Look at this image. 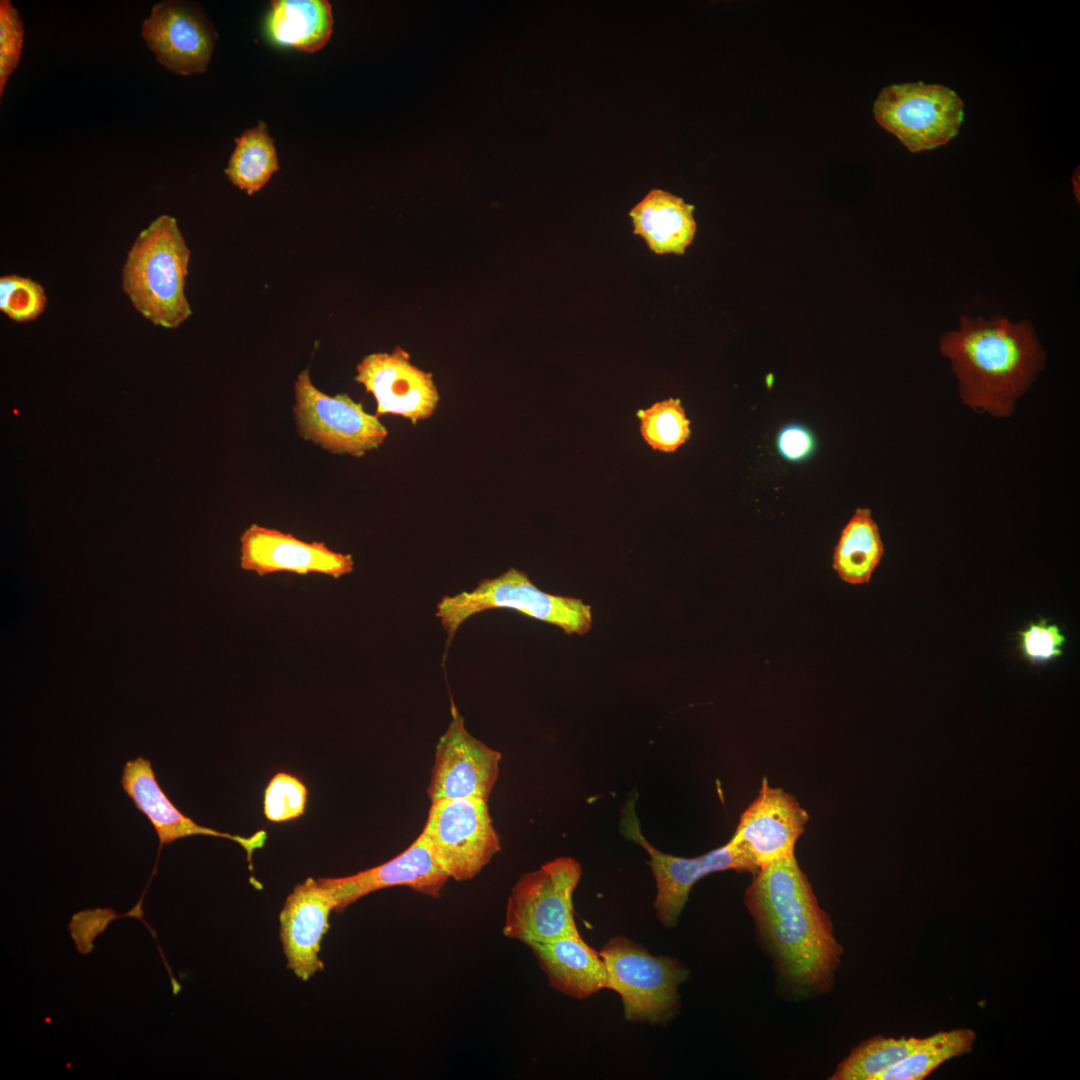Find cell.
I'll return each mask as SVG.
<instances>
[{
	"label": "cell",
	"instance_id": "6da1fadb",
	"mask_svg": "<svg viewBox=\"0 0 1080 1080\" xmlns=\"http://www.w3.org/2000/svg\"><path fill=\"white\" fill-rule=\"evenodd\" d=\"M745 905L787 988L802 996L832 988L843 949L795 854L754 874Z\"/></svg>",
	"mask_w": 1080,
	"mask_h": 1080
},
{
	"label": "cell",
	"instance_id": "7a4b0ae2",
	"mask_svg": "<svg viewBox=\"0 0 1080 1080\" xmlns=\"http://www.w3.org/2000/svg\"><path fill=\"white\" fill-rule=\"evenodd\" d=\"M939 350L951 362L963 404L999 418L1012 415L1045 362L1031 323L1006 317L963 315L958 330L941 335Z\"/></svg>",
	"mask_w": 1080,
	"mask_h": 1080
},
{
	"label": "cell",
	"instance_id": "3957f363",
	"mask_svg": "<svg viewBox=\"0 0 1080 1080\" xmlns=\"http://www.w3.org/2000/svg\"><path fill=\"white\" fill-rule=\"evenodd\" d=\"M190 249L169 215H160L132 244L122 271L131 304L156 326L179 327L191 314L185 295Z\"/></svg>",
	"mask_w": 1080,
	"mask_h": 1080
},
{
	"label": "cell",
	"instance_id": "277c9868",
	"mask_svg": "<svg viewBox=\"0 0 1080 1080\" xmlns=\"http://www.w3.org/2000/svg\"><path fill=\"white\" fill-rule=\"evenodd\" d=\"M491 609H511L562 629L566 634L583 635L592 626L591 607L573 597L540 590L529 576L509 568L495 578H486L470 592L444 596L435 615L447 633V643L471 616Z\"/></svg>",
	"mask_w": 1080,
	"mask_h": 1080
},
{
	"label": "cell",
	"instance_id": "5b68a950",
	"mask_svg": "<svg viewBox=\"0 0 1080 1080\" xmlns=\"http://www.w3.org/2000/svg\"><path fill=\"white\" fill-rule=\"evenodd\" d=\"M607 973V989L622 1000L626 1020L666 1023L679 1010L678 986L688 970L677 959L654 956L632 940L616 936L599 952Z\"/></svg>",
	"mask_w": 1080,
	"mask_h": 1080
},
{
	"label": "cell",
	"instance_id": "8992f818",
	"mask_svg": "<svg viewBox=\"0 0 1080 1080\" xmlns=\"http://www.w3.org/2000/svg\"><path fill=\"white\" fill-rule=\"evenodd\" d=\"M581 875L579 862L570 857L523 874L508 898L503 934L529 945L578 933L572 899Z\"/></svg>",
	"mask_w": 1080,
	"mask_h": 1080
},
{
	"label": "cell",
	"instance_id": "52a82bcc",
	"mask_svg": "<svg viewBox=\"0 0 1080 1080\" xmlns=\"http://www.w3.org/2000/svg\"><path fill=\"white\" fill-rule=\"evenodd\" d=\"M437 864L449 878H474L500 851L488 801L453 799L431 803L422 830Z\"/></svg>",
	"mask_w": 1080,
	"mask_h": 1080
},
{
	"label": "cell",
	"instance_id": "ba28073f",
	"mask_svg": "<svg viewBox=\"0 0 1080 1080\" xmlns=\"http://www.w3.org/2000/svg\"><path fill=\"white\" fill-rule=\"evenodd\" d=\"M294 392L298 433L332 453L360 457L378 448L388 435L379 417L367 413L361 403L347 394L329 396L317 389L308 369L297 376Z\"/></svg>",
	"mask_w": 1080,
	"mask_h": 1080
},
{
	"label": "cell",
	"instance_id": "9c48e42d",
	"mask_svg": "<svg viewBox=\"0 0 1080 1080\" xmlns=\"http://www.w3.org/2000/svg\"><path fill=\"white\" fill-rule=\"evenodd\" d=\"M873 111L877 122L912 152L946 144L963 120V102L953 90L923 83L884 88Z\"/></svg>",
	"mask_w": 1080,
	"mask_h": 1080
},
{
	"label": "cell",
	"instance_id": "30bf717a",
	"mask_svg": "<svg viewBox=\"0 0 1080 1080\" xmlns=\"http://www.w3.org/2000/svg\"><path fill=\"white\" fill-rule=\"evenodd\" d=\"M620 830L624 837L641 845L650 855L649 865L657 887L654 908L657 919L667 928L678 923L691 888L698 880L717 871L751 872L748 863L729 842L693 858L661 852L644 837L634 799L628 800L622 810Z\"/></svg>",
	"mask_w": 1080,
	"mask_h": 1080
},
{
	"label": "cell",
	"instance_id": "8fae6325",
	"mask_svg": "<svg viewBox=\"0 0 1080 1080\" xmlns=\"http://www.w3.org/2000/svg\"><path fill=\"white\" fill-rule=\"evenodd\" d=\"M809 820L807 811L782 788L771 787L764 777L757 797L740 816L728 841L755 874L765 866L794 853L795 844Z\"/></svg>",
	"mask_w": 1080,
	"mask_h": 1080
},
{
	"label": "cell",
	"instance_id": "7c38bea8",
	"mask_svg": "<svg viewBox=\"0 0 1080 1080\" xmlns=\"http://www.w3.org/2000/svg\"><path fill=\"white\" fill-rule=\"evenodd\" d=\"M500 761L501 753L472 736L452 705V719L435 749L427 788L431 803L453 799L488 801Z\"/></svg>",
	"mask_w": 1080,
	"mask_h": 1080
},
{
	"label": "cell",
	"instance_id": "4fadbf2b",
	"mask_svg": "<svg viewBox=\"0 0 1080 1080\" xmlns=\"http://www.w3.org/2000/svg\"><path fill=\"white\" fill-rule=\"evenodd\" d=\"M141 27L147 47L164 68L182 76L206 71L217 33L196 4L159 2Z\"/></svg>",
	"mask_w": 1080,
	"mask_h": 1080
},
{
	"label": "cell",
	"instance_id": "5bb4252c",
	"mask_svg": "<svg viewBox=\"0 0 1080 1080\" xmlns=\"http://www.w3.org/2000/svg\"><path fill=\"white\" fill-rule=\"evenodd\" d=\"M356 370L355 381L376 400L377 417L397 415L416 424L434 414L440 396L433 376L413 365L402 348L367 355Z\"/></svg>",
	"mask_w": 1080,
	"mask_h": 1080
},
{
	"label": "cell",
	"instance_id": "9a60e30c",
	"mask_svg": "<svg viewBox=\"0 0 1080 1080\" xmlns=\"http://www.w3.org/2000/svg\"><path fill=\"white\" fill-rule=\"evenodd\" d=\"M240 544L241 568L261 577L288 572L339 579L354 568L352 555L333 551L324 542L304 541L257 524L244 530Z\"/></svg>",
	"mask_w": 1080,
	"mask_h": 1080
},
{
	"label": "cell",
	"instance_id": "2e32d148",
	"mask_svg": "<svg viewBox=\"0 0 1080 1080\" xmlns=\"http://www.w3.org/2000/svg\"><path fill=\"white\" fill-rule=\"evenodd\" d=\"M337 902L327 878H307L287 896L279 915L280 940L287 967L302 981L324 970L319 957Z\"/></svg>",
	"mask_w": 1080,
	"mask_h": 1080
},
{
	"label": "cell",
	"instance_id": "e0dca14e",
	"mask_svg": "<svg viewBox=\"0 0 1080 1080\" xmlns=\"http://www.w3.org/2000/svg\"><path fill=\"white\" fill-rule=\"evenodd\" d=\"M120 783L137 810L148 819L159 840L156 865L150 880L156 872L159 855L164 845L173 843L177 839L196 835L225 838L238 843L245 849L252 870V855L255 850L263 847L267 838L266 831L260 830L249 837H243L197 824L183 814L168 798L156 778L150 760L141 756L125 763Z\"/></svg>",
	"mask_w": 1080,
	"mask_h": 1080
},
{
	"label": "cell",
	"instance_id": "ac0fdd59",
	"mask_svg": "<svg viewBox=\"0 0 1080 1080\" xmlns=\"http://www.w3.org/2000/svg\"><path fill=\"white\" fill-rule=\"evenodd\" d=\"M448 879L420 833L391 860L353 875L328 878V882L337 902L336 911L340 912L372 892L395 886L437 898Z\"/></svg>",
	"mask_w": 1080,
	"mask_h": 1080
},
{
	"label": "cell",
	"instance_id": "d6986e66",
	"mask_svg": "<svg viewBox=\"0 0 1080 1080\" xmlns=\"http://www.w3.org/2000/svg\"><path fill=\"white\" fill-rule=\"evenodd\" d=\"M528 946L548 976L550 985L561 993L584 999L607 989L604 962L579 932Z\"/></svg>",
	"mask_w": 1080,
	"mask_h": 1080
},
{
	"label": "cell",
	"instance_id": "ffe728a7",
	"mask_svg": "<svg viewBox=\"0 0 1080 1080\" xmlns=\"http://www.w3.org/2000/svg\"><path fill=\"white\" fill-rule=\"evenodd\" d=\"M694 206L668 191L652 189L629 212L633 232L656 254H683L696 233Z\"/></svg>",
	"mask_w": 1080,
	"mask_h": 1080
},
{
	"label": "cell",
	"instance_id": "44dd1931",
	"mask_svg": "<svg viewBox=\"0 0 1080 1080\" xmlns=\"http://www.w3.org/2000/svg\"><path fill=\"white\" fill-rule=\"evenodd\" d=\"M332 27V9L326 0L272 1L265 22L272 43L306 53L321 49Z\"/></svg>",
	"mask_w": 1080,
	"mask_h": 1080
},
{
	"label": "cell",
	"instance_id": "7402d4cb",
	"mask_svg": "<svg viewBox=\"0 0 1080 1080\" xmlns=\"http://www.w3.org/2000/svg\"><path fill=\"white\" fill-rule=\"evenodd\" d=\"M883 554L884 545L870 509L858 508L834 548V571L848 584L868 583Z\"/></svg>",
	"mask_w": 1080,
	"mask_h": 1080
},
{
	"label": "cell",
	"instance_id": "603a6c76",
	"mask_svg": "<svg viewBox=\"0 0 1080 1080\" xmlns=\"http://www.w3.org/2000/svg\"><path fill=\"white\" fill-rule=\"evenodd\" d=\"M235 144L225 174L233 185L252 195L279 169L274 140L261 121L236 138Z\"/></svg>",
	"mask_w": 1080,
	"mask_h": 1080
},
{
	"label": "cell",
	"instance_id": "cb8c5ba5",
	"mask_svg": "<svg viewBox=\"0 0 1080 1080\" xmlns=\"http://www.w3.org/2000/svg\"><path fill=\"white\" fill-rule=\"evenodd\" d=\"M976 1041L970 1028H956L922 1038L903 1060L885 1071L878 1080H922L944 1062L968 1053Z\"/></svg>",
	"mask_w": 1080,
	"mask_h": 1080
},
{
	"label": "cell",
	"instance_id": "d4e9b609",
	"mask_svg": "<svg viewBox=\"0 0 1080 1080\" xmlns=\"http://www.w3.org/2000/svg\"><path fill=\"white\" fill-rule=\"evenodd\" d=\"M922 1041L918 1037L874 1036L840 1062L833 1080H878L880 1075L907 1057Z\"/></svg>",
	"mask_w": 1080,
	"mask_h": 1080
},
{
	"label": "cell",
	"instance_id": "484cf974",
	"mask_svg": "<svg viewBox=\"0 0 1080 1080\" xmlns=\"http://www.w3.org/2000/svg\"><path fill=\"white\" fill-rule=\"evenodd\" d=\"M636 416L641 436L653 450L672 453L690 438V420L678 398L656 402Z\"/></svg>",
	"mask_w": 1080,
	"mask_h": 1080
},
{
	"label": "cell",
	"instance_id": "4316f807",
	"mask_svg": "<svg viewBox=\"0 0 1080 1080\" xmlns=\"http://www.w3.org/2000/svg\"><path fill=\"white\" fill-rule=\"evenodd\" d=\"M44 288L37 281L18 275L0 278V310L15 322L35 320L46 307Z\"/></svg>",
	"mask_w": 1080,
	"mask_h": 1080
},
{
	"label": "cell",
	"instance_id": "83f0119b",
	"mask_svg": "<svg viewBox=\"0 0 1080 1080\" xmlns=\"http://www.w3.org/2000/svg\"><path fill=\"white\" fill-rule=\"evenodd\" d=\"M307 788L297 777L278 772L269 781L264 792V814L271 822H284L303 815Z\"/></svg>",
	"mask_w": 1080,
	"mask_h": 1080
},
{
	"label": "cell",
	"instance_id": "f1b7e54d",
	"mask_svg": "<svg viewBox=\"0 0 1080 1080\" xmlns=\"http://www.w3.org/2000/svg\"><path fill=\"white\" fill-rule=\"evenodd\" d=\"M24 39L19 12L8 0L0 1V95L9 76L17 68Z\"/></svg>",
	"mask_w": 1080,
	"mask_h": 1080
},
{
	"label": "cell",
	"instance_id": "f546056e",
	"mask_svg": "<svg viewBox=\"0 0 1080 1080\" xmlns=\"http://www.w3.org/2000/svg\"><path fill=\"white\" fill-rule=\"evenodd\" d=\"M1065 641L1059 626L1049 624L1045 619L1030 623L1020 632L1021 651L1033 664L1050 662L1060 657Z\"/></svg>",
	"mask_w": 1080,
	"mask_h": 1080
},
{
	"label": "cell",
	"instance_id": "4dcf8cb0",
	"mask_svg": "<svg viewBox=\"0 0 1080 1080\" xmlns=\"http://www.w3.org/2000/svg\"><path fill=\"white\" fill-rule=\"evenodd\" d=\"M776 444L779 454L791 462L805 461L816 446L810 430L797 423L785 425L777 435Z\"/></svg>",
	"mask_w": 1080,
	"mask_h": 1080
}]
</instances>
